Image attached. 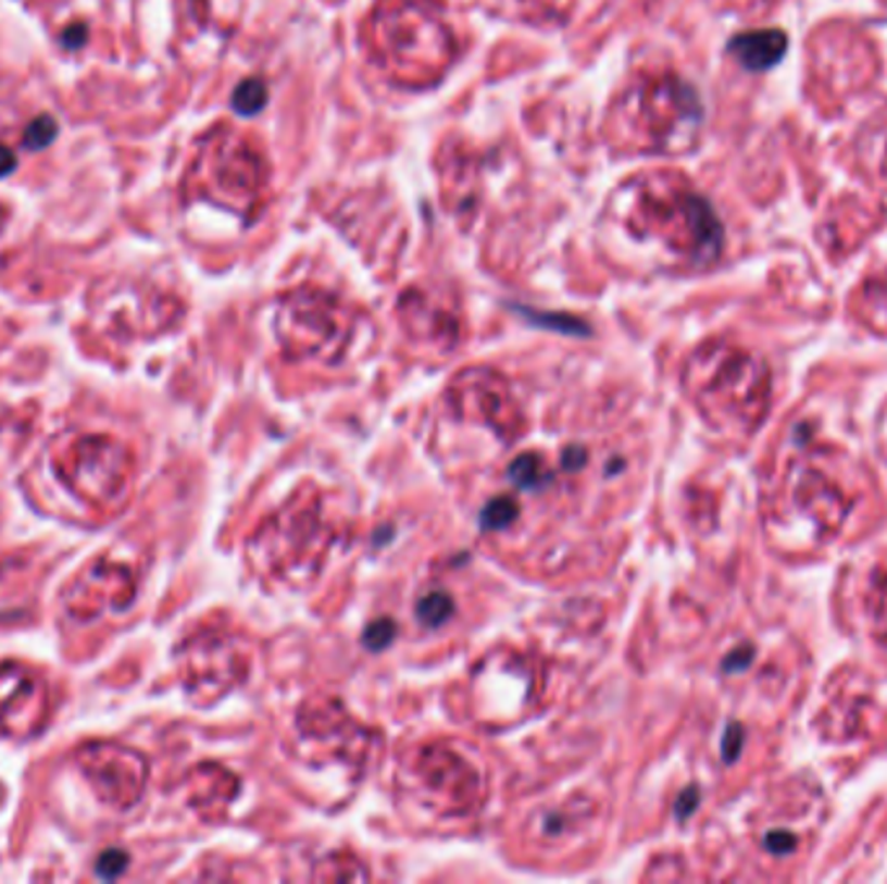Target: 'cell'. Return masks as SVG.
Masks as SVG:
<instances>
[{"label": "cell", "mask_w": 887, "mask_h": 884, "mask_svg": "<svg viewBox=\"0 0 887 884\" xmlns=\"http://www.w3.org/2000/svg\"><path fill=\"white\" fill-rule=\"evenodd\" d=\"M395 636H398V627H395L392 620L385 618V620H376V623H372L366 627L364 644H366V649L382 651V649H387L389 644H392Z\"/></svg>", "instance_id": "ac0fdd59"}, {"label": "cell", "mask_w": 887, "mask_h": 884, "mask_svg": "<svg viewBox=\"0 0 887 884\" xmlns=\"http://www.w3.org/2000/svg\"><path fill=\"white\" fill-rule=\"evenodd\" d=\"M368 39L379 65L402 84H434L454 58L447 22L421 0H379Z\"/></svg>", "instance_id": "6da1fadb"}, {"label": "cell", "mask_w": 887, "mask_h": 884, "mask_svg": "<svg viewBox=\"0 0 887 884\" xmlns=\"http://www.w3.org/2000/svg\"><path fill=\"white\" fill-rule=\"evenodd\" d=\"M449 400L462 418H478L507 441L522 436L524 415L509 382L494 369H465L449 384Z\"/></svg>", "instance_id": "8992f818"}, {"label": "cell", "mask_w": 887, "mask_h": 884, "mask_svg": "<svg viewBox=\"0 0 887 884\" xmlns=\"http://www.w3.org/2000/svg\"><path fill=\"white\" fill-rule=\"evenodd\" d=\"M750 661H752V649H750V646H748V649L732 651L729 659L724 661V672H739V670H745V667H748Z\"/></svg>", "instance_id": "7402d4cb"}, {"label": "cell", "mask_w": 887, "mask_h": 884, "mask_svg": "<svg viewBox=\"0 0 887 884\" xmlns=\"http://www.w3.org/2000/svg\"><path fill=\"white\" fill-rule=\"evenodd\" d=\"M415 615H418L423 625L439 627L454 615V599L449 597L447 592L426 594L418 602V607H415Z\"/></svg>", "instance_id": "5bb4252c"}, {"label": "cell", "mask_w": 887, "mask_h": 884, "mask_svg": "<svg viewBox=\"0 0 887 884\" xmlns=\"http://www.w3.org/2000/svg\"><path fill=\"white\" fill-rule=\"evenodd\" d=\"M400 322L413 337L423 343H439V346H454L460 337V325L447 309L434 303L426 294L405 291L398 303Z\"/></svg>", "instance_id": "8fae6325"}, {"label": "cell", "mask_w": 887, "mask_h": 884, "mask_svg": "<svg viewBox=\"0 0 887 884\" xmlns=\"http://www.w3.org/2000/svg\"><path fill=\"white\" fill-rule=\"evenodd\" d=\"M610 211L626 221L634 234L657 236L670 245L675 236V247L685 241L703 260L714 258L722 245V226L709 202L675 187L664 174L626 182Z\"/></svg>", "instance_id": "7a4b0ae2"}, {"label": "cell", "mask_w": 887, "mask_h": 884, "mask_svg": "<svg viewBox=\"0 0 887 884\" xmlns=\"http://www.w3.org/2000/svg\"><path fill=\"white\" fill-rule=\"evenodd\" d=\"M587 462V451L584 449H579V447H574V449H569L566 455H563V464H566V468H571V470H576V468H582V464Z\"/></svg>", "instance_id": "603a6c76"}, {"label": "cell", "mask_w": 887, "mask_h": 884, "mask_svg": "<svg viewBox=\"0 0 887 884\" xmlns=\"http://www.w3.org/2000/svg\"><path fill=\"white\" fill-rule=\"evenodd\" d=\"M192 169L200 195L234 213L254 211L271 177L258 148L226 127L208 135Z\"/></svg>", "instance_id": "277c9868"}, {"label": "cell", "mask_w": 887, "mask_h": 884, "mask_svg": "<svg viewBox=\"0 0 887 884\" xmlns=\"http://www.w3.org/2000/svg\"><path fill=\"white\" fill-rule=\"evenodd\" d=\"M55 135H58V125L52 123L50 117H37L35 123L24 130V146L29 148V151H37V148L50 146L52 140H55Z\"/></svg>", "instance_id": "e0dca14e"}, {"label": "cell", "mask_w": 887, "mask_h": 884, "mask_svg": "<svg viewBox=\"0 0 887 884\" xmlns=\"http://www.w3.org/2000/svg\"><path fill=\"white\" fill-rule=\"evenodd\" d=\"M509 477H512V483L520 485V488H527V490L540 488V485L548 481L546 462H542L537 455L516 457L512 462V468H509Z\"/></svg>", "instance_id": "4fadbf2b"}, {"label": "cell", "mask_w": 887, "mask_h": 884, "mask_svg": "<svg viewBox=\"0 0 887 884\" xmlns=\"http://www.w3.org/2000/svg\"><path fill=\"white\" fill-rule=\"evenodd\" d=\"M127 470L123 451L110 438H84L76 457V485L86 493L117 496L125 488Z\"/></svg>", "instance_id": "30bf717a"}, {"label": "cell", "mask_w": 887, "mask_h": 884, "mask_svg": "<svg viewBox=\"0 0 887 884\" xmlns=\"http://www.w3.org/2000/svg\"><path fill=\"white\" fill-rule=\"evenodd\" d=\"M413 779L432 794L428 805L441 814H467L480 805L478 773L443 745L421 747L413 760Z\"/></svg>", "instance_id": "52a82bcc"}, {"label": "cell", "mask_w": 887, "mask_h": 884, "mask_svg": "<svg viewBox=\"0 0 887 884\" xmlns=\"http://www.w3.org/2000/svg\"><path fill=\"white\" fill-rule=\"evenodd\" d=\"M698 114L696 97L672 78H651L626 89L617 97L610 127L613 135L628 133L630 144H647L657 151L670 146L675 120H690Z\"/></svg>", "instance_id": "5b68a950"}, {"label": "cell", "mask_w": 887, "mask_h": 884, "mask_svg": "<svg viewBox=\"0 0 887 884\" xmlns=\"http://www.w3.org/2000/svg\"><path fill=\"white\" fill-rule=\"evenodd\" d=\"M265 101H267L265 80L247 78V80H241V84L237 86V91H234L232 107L239 114H245V117H252V114H258L262 107H265Z\"/></svg>", "instance_id": "9a60e30c"}, {"label": "cell", "mask_w": 887, "mask_h": 884, "mask_svg": "<svg viewBox=\"0 0 887 884\" xmlns=\"http://www.w3.org/2000/svg\"><path fill=\"white\" fill-rule=\"evenodd\" d=\"M275 333L293 359L338 361L353 335V314L338 296L296 288L278 301Z\"/></svg>", "instance_id": "3957f363"}, {"label": "cell", "mask_w": 887, "mask_h": 884, "mask_svg": "<svg viewBox=\"0 0 887 884\" xmlns=\"http://www.w3.org/2000/svg\"><path fill=\"white\" fill-rule=\"evenodd\" d=\"M795 843H797V838L791 833H786V830H774V833L765 835V848H769V851L776 854V856L795 851Z\"/></svg>", "instance_id": "ffe728a7"}, {"label": "cell", "mask_w": 887, "mask_h": 884, "mask_svg": "<svg viewBox=\"0 0 887 884\" xmlns=\"http://www.w3.org/2000/svg\"><path fill=\"white\" fill-rule=\"evenodd\" d=\"M698 799H701V794H698V788H696V786L685 788V794L680 796V799H677V807H675V814H677V818H680V820L688 818V814L694 812V809L698 807Z\"/></svg>", "instance_id": "44dd1931"}, {"label": "cell", "mask_w": 887, "mask_h": 884, "mask_svg": "<svg viewBox=\"0 0 887 884\" xmlns=\"http://www.w3.org/2000/svg\"><path fill=\"white\" fill-rule=\"evenodd\" d=\"M13 166H16V157H13L9 148L0 146V177H5V174L13 172Z\"/></svg>", "instance_id": "cb8c5ba5"}, {"label": "cell", "mask_w": 887, "mask_h": 884, "mask_svg": "<svg viewBox=\"0 0 887 884\" xmlns=\"http://www.w3.org/2000/svg\"><path fill=\"white\" fill-rule=\"evenodd\" d=\"M786 34L778 29H761L739 34L729 42V52L739 60V65L748 71H769V67L778 65L786 55Z\"/></svg>", "instance_id": "7c38bea8"}, {"label": "cell", "mask_w": 887, "mask_h": 884, "mask_svg": "<svg viewBox=\"0 0 887 884\" xmlns=\"http://www.w3.org/2000/svg\"><path fill=\"white\" fill-rule=\"evenodd\" d=\"M45 717V687L16 667L0 670V729L32 734Z\"/></svg>", "instance_id": "9c48e42d"}, {"label": "cell", "mask_w": 887, "mask_h": 884, "mask_svg": "<svg viewBox=\"0 0 887 884\" xmlns=\"http://www.w3.org/2000/svg\"><path fill=\"white\" fill-rule=\"evenodd\" d=\"M80 765L107 805L130 807L143 792L146 762L140 755L114 745H91L80 755Z\"/></svg>", "instance_id": "ba28073f"}, {"label": "cell", "mask_w": 887, "mask_h": 884, "mask_svg": "<svg viewBox=\"0 0 887 884\" xmlns=\"http://www.w3.org/2000/svg\"><path fill=\"white\" fill-rule=\"evenodd\" d=\"M742 745H745L742 726H739V724H729L727 732H724V745H722L724 760L735 762V760L739 758V752H742Z\"/></svg>", "instance_id": "d6986e66"}, {"label": "cell", "mask_w": 887, "mask_h": 884, "mask_svg": "<svg viewBox=\"0 0 887 884\" xmlns=\"http://www.w3.org/2000/svg\"><path fill=\"white\" fill-rule=\"evenodd\" d=\"M516 516H520V503L509 496H499V498H494L486 509H483L480 524H483V530L494 532V530H503V526H509Z\"/></svg>", "instance_id": "2e32d148"}]
</instances>
